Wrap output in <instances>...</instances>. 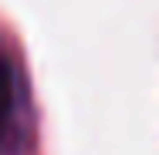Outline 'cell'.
Returning <instances> with one entry per match:
<instances>
[{
    "instance_id": "6da1fadb",
    "label": "cell",
    "mask_w": 159,
    "mask_h": 155,
    "mask_svg": "<svg viewBox=\"0 0 159 155\" xmlns=\"http://www.w3.org/2000/svg\"><path fill=\"white\" fill-rule=\"evenodd\" d=\"M37 111L20 51L0 34V155H34Z\"/></svg>"
}]
</instances>
